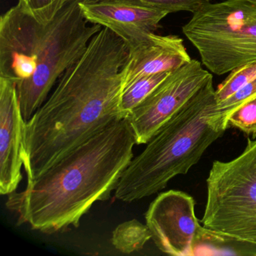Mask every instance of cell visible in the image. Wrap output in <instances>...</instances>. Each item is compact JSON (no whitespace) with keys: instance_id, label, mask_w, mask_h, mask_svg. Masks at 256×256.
Instances as JSON below:
<instances>
[{"instance_id":"1","label":"cell","mask_w":256,"mask_h":256,"mask_svg":"<svg viewBox=\"0 0 256 256\" xmlns=\"http://www.w3.org/2000/svg\"><path fill=\"white\" fill-rule=\"evenodd\" d=\"M128 49L103 28L80 59L64 73L52 94L25 124L28 181L121 116L124 67Z\"/></svg>"},{"instance_id":"2","label":"cell","mask_w":256,"mask_h":256,"mask_svg":"<svg viewBox=\"0 0 256 256\" xmlns=\"http://www.w3.org/2000/svg\"><path fill=\"white\" fill-rule=\"evenodd\" d=\"M136 145L127 118L114 121L42 172L6 208L18 224L42 233H62L80 226L98 202L108 200L133 157Z\"/></svg>"},{"instance_id":"3","label":"cell","mask_w":256,"mask_h":256,"mask_svg":"<svg viewBox=\"0 0 256 256\" xmlns=\"http://www.w3.org/2000/svg\"><path fill=\"white\" fill-rule=\"evenodd\" d=\"M82 1L68 0L48 23L18 4L0 19V77L16 82L26 122L103 28L86 20Z\"/></svg>"},{"instance_id":"4","label":"cell","mask_w":256,"mask_h":256,"mask_svg":"<svg viewBox=\"0 0 256 256\" xmlns=\"http://www.w3.org/2000/svg\"><path fill=\"white\" fill-rule=\"evenodd\" d=\"M212 78L146 144L124 170L115 197L133 202L167 186L186 174L228 130L218 108Z\"/></svg>"},{"instance_id":"5","label":"cell","mask_w":256,"mask_h":256,"mask_svg":"<svg viewBox=\"0 0 256 256\" xmlns=\"http://www.w3.org/2000/svg\"><path fill=\"white\" fill-rule=\"evenodd\" d=\"M182 34L216 76L256 62V0L210 2L193 13Z\"/></svg>"},{"instance_id":"6","label":"cell","mask_w":256,"mask_h":256,"mask_svg":"<svg viewBox=\"0 0 256 256\" xmlns=\"http://www.w3.org/2000/svg\"><path fill=\"white\" fill-rule=\"evenodd\" d=\"M202 224L256 256V140L247 138L238 157L212 163Z\"/></svg>"},{"instance_id":"7","label":"cell","mask_w":256,"mask_h":256,"mask_svg":"<svg viewBox=\"0 0 256 256\" xmlns=\"http://www.w3.org/2000/svg\"><path fill=\"white\" fill-rule=\"evenodd\" d=\"M146 224L157 248L174 256L202 254V250L228 244L199 222L192 196L178 190L160 193L145 212Z\"/></svg>"},{"instance_id":"8","label":"cell","mask_w":256,"mask_h":256,"mask_svg":"<svg viewBox=\"0 0 256 256\" xmlns=\"http://www.w3.org/2000/svg\"><path fill=\"white\" fill-rule=\"evenodd\" d=\"M212 78L196 60L172 72L127 118L136 145L146 144Z\"/></svg>"},{"instance_id":"9","label":"cell","mask_w":256,"mask_h":256,"mask_svg":"<svg viewBox=\"0 0 256 256\" xmlns=\"http://www.w3.org/2000/svg\"><path fill=\"white\" fill-rule=\"evenodd\" d=\"M25 121L17 85L0 77V194L17 191L23 179Z\"/></svg>"},{"instance_id":"10","label":"cell","mask_w":256,"mask_h":256,"mask_svg":"<svg viewBox=\"0 0 256 256\" xmlns=\"http://www.w3.org/2000/svg\"><path fill=\"white\" fill-rule=\"evenodd\" d=\"M82 12L91 24L114 32L126 44L140 40L160 28L168 12L124 0L80 2Z\"/></svg>"},{"instance_id":"11","label":"cell","mask_w":256,"mask_h":256,"mask_svg":"<svg viewBox=\"0 0 256 256\" xmlns=\"http://www.w3.org/2000/svg\"><path fill=\"white\" fill-rule=\"evenodd\" d=\"M126 44L128 55L124 67V88L139 78L170 72L192 60L184 40L178 36L151 32Z\"/></svg>"},{"instance_id":"12","label":"cell","mask_w":256,"mask_h":256,"mask_svg":"<svg viewBox=\"0 0 256 256\" xmlns=\"http://www.w3.org/2000/svg\"><path fill=\"white\" fill-rule=\"evenodd\" d=\"M152 239L146 224L137 220H128L120 224L112 234V244L124 254L140 251L146 242Z\"/></svg>"},{"instance_id":"13","label":"cell","mask_w":256,"mask_h":256,"mask_svg":"<svg viewBox=\"0 0 256 256\" xmlns=\"http://www.w3.org/2000/svg\"><path fill=\"white\" fill-rule=\"evenodd\" d=\"M170 72L158 73L139 78L126 86L121 94L120 114L122 118H127Z\"/></svg>"},{"instance_id":"14","label":"cell","mask_w":256,"mask_h":256,"mask_svg":"<svg viewBox=\"0 0 256 256\" xmlns=\"http://www.w3.org/2000/svg\"><path fill=\"white\" fill-rule=\"evenodd\" d=\"M256 78V62L241 66L230 72L226 80L215 90L217 103L227 100L230 96Z\"/></svg>"},{"instance_id":"15","label":"cell","mask_w":256,"mask_h":256,"mask_svg":"<svg viewBox=\"0 0 256 256\" xmlns=\"http://www.w3.org/2000/svg\"><path fill=\"white\" fill-rule=\"evenodd\" d=\"M103 0H84V2H92ZM126 2L138 4L150 8H156L170 13L188 12L193 13L204 6L212 2V0H124Z\"/></svg>"},{"instance_id":"16","label":"cell","mask_w":256,"mask_h":256,"mask_svg":"<svg viewBox=\"0 0 256 256\" xmlns=\"http://www.w3.org/2000/svg\"><path fill=\"white\" fill-rule=\"evenodd\" d=\"M228 128H238L247 136L256 137V97L244 103L226 118Z\"/></svg>"},{"instance_id":"17","label":"cell","mask_w":256,"mask_h":256,"mask_svg":"<svg viewBox=\"0 0 256 256\" xmlns=\"http://www.w3.org/2000/svg\"><path fill=\"white\" fill-rule=\"evenodd\" d=\"M68 0H18V5L42 23L52 22Z\"/></svg>"},{"instance_id":"18","label":"cell","mask_w":256,"mask_h":256,"mask_svg":"<svg viewBox=\"0 0 256 256\" xmlns=\"http://www.w3.org/2000/svg\"><path fill=\"white\" fill-rule=\"evenodd\" d=\"M256 97V78L247 84L244 88L236 91L233 95L222 102L217 103V108L221 114L226 118L228 115L240 107L244 103Z\"/></svg>"}]
</instances>
